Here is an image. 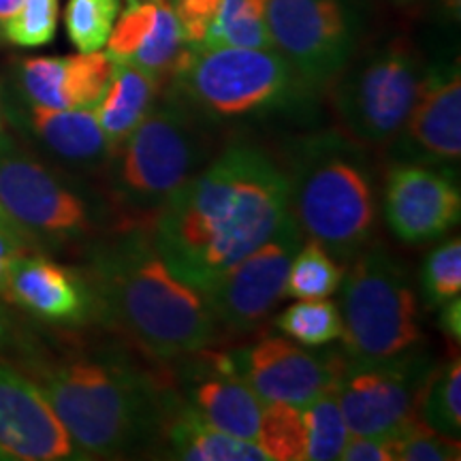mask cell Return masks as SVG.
Wrapping results in <instances>:
<instances>
[{"label":"cell","mask_w":461,"mask_h":461,"mask_svg":"<svg viewBox=\"0 0 461 461\" xmlns=\"http://www.w3.org/2000/svg\"><path fill=\"white\" fill-rule=\"evenodd\" d=\"M291 214L285 160L248 137L216 157L157 212L149 227L167 265L201 293L257 250Z\"/></svg>","instance_id":"obj_1"},{"label":"cell","mask_w":461,"mask_h":461,"mask_svg":"<svg viewBox=\"0 0 461 461\" xmlns=\"http://www.w3.org/2000/svg\"><path fill=\"white\" fill-rule=\"evenodd\" d=\"M79 457H129L158 445L177 389L126 350L34 361L28 367Z\"/></svg>","instance_id":"obj_2"},{"label":"cell","mask_w":461,"mask_h":461,"mask_svg":"<svg viewBox=\"0 0 461 461\" xmlns=\"http://www.w3.org/2000/svg\"><path fill=\"white\" fill-rule=\"evenodd\" d=\"M88 282L99 314L158 361L201 353L221 333L203 293L167 265L146 222L92 244Z\"/></svg>","instance_id":"obj_3"},{"label":"cell","mask_w":461,"mask_h":461,"mask_svg":"<svg viewBox=\"0 0 461 461\" xmlns=\"http://www.w3.org/2000/svg\"><path fill=\"white\" fill-rule=\"evenodd\" d=\"M291 182V214L308 240L342 265L370 244L378 222V190L367 148L342 131L293 140L282 157Z\"/></svg>","instance_id":"obj_4"},{"label":"cell","mask_w":461,"mask_h":461,"mask_svg":"<svg viewBox=\"0 0 461 461\" xmlns=\"http://www.w3.org/2000/svg\"><path fill=\"white\" fill-rule=\"evenodd\" d=\"M165 95L224 126L269 120H305L319 92L274 48H201L188 45Z\"/></svg>","instance_id":"obj_5"},{"label":"cell","mask_w":461,"mask_h":461,"mask_svg":"<svg viewBox=\"0 0 461 461\" xmlns=\"http://www.w3.org/2000/svg\"><path fill=\"white\" fill-rule=\"evenodd\" d=\"M221 149V129L173 96L154 103L135 131L112 149L107 197L122 224L152 222L157 212Z\"/></svg>","instance_id":"obj_6"},{"label":"cell","mask_w":461,"mask_h":461,"mask_svg":"<svg viewBox=\"0 0 461 461\" xmlns=\"http://www.w3.org/2000/svg\"><path fill=\"white\" fill-rule=\"evenodd\" d=\"M0 203L37 248L95 244L124 227L107 194L65 180L0 132Z\"/></svg>","instance_id":"obj_7"},{"label":"cell","mask_w":461,"mask_h":461,"mask_svg":"<svg viewBox=\"0 0 461 461\" xmlns=\"http://www.w3.org/2000/svg\"><path fill=\"white\" fill-rule=\"evenodd\" d=\"M342 355L355 363L387 361L423 342L411 274L383 244H367L339 282Z\"/></svg>","instance_id":"obj_8"},{"label":"cell","mask_w":461,"mask_h":461,"mask_svg":"<svg viewBox=\"0 0 461 461\" xmlns=\"http://www.w3.org/2000/svg\"><path fill=\"white\" fill-rule=\"evenodd\" d=\"M423 75V56L402 37L355 56L327 88L339 131L366 148L389 146L411 113Z\"/></svg>","instance_id":"obj_9"},{"label":"cell","mask_w":461,"mask_h":461,"mask_svg":"<svg viewBox=\"0 0 461 461\" xmlns=\"http://www.w3.org/2000/svg\"><path fill=\"white\" fill-rule=\"evenodd\" d=\"M265 17L274 50L316 92L359 54L367 28L363 0H267Z\"/></svg>","instance_id":"obj_10"},{"label":"cell","mask_w":461,"mask_h":461,"mask_svg":"<svg viewBox=\"0 0 461 461\" xmlns=\"http://www.w3.org/2000/svg\"><path fill=\"white\" fill-rule=\"evenodd\" d=\"M431 367L429 357L417 348L387 361L346 359L336 397L350 434L391 436L417 419Z\"/></svg>","instance_id":"obj_11"},{"label":"cell","mask_w":461,"mask_h":461,"mask_svg":"<svg viewBox=\"0 0 461 461\" xmlns=\"http://www.w3.org/2000/svg\"><path fill=\"white\" fill-rule=\"evenodd\" d=\"M303 240L295 216L288 214L257 250L205 288L203 297L218 330L248 333L267 319L285 297L288 269Z\"/></svg>","instance_id":"obj_12"},{"label":"cell","mask_w":461,"mask_h":461,"mask_svg":"<svg viewBox=\"0 0 461 461\" xmlns=\"http://www.w3.org/2000/svg\"><path fill=\"white\" fill-rule=\"evenodd\" d=\"M230 367L263 402L308 406L336 389L346 366L342 350H310L286 336H269L227 353Z\"/></svg>","instance_id":"obj_13"},{"label":"cell","mask_w":461,"mask_h":461,"mask_svg":"<svg viewBox=\"0 0 461 461\" xmlns=\"http://www.w3.org/2000/svg\"><path fill=\"white\" fill-rule=\"evenodd\" d=\"M395 163L457 173L461 160V73L457 60L425 67L406 122L389 143Z\"/></svg>","instance_id":"obj_14"},{"label":"cell","mask_w":461,"mask_h":461,"mask_svg":"<svg viewBox=\"0 0 461 461\" xmlns=\"http://www.w3.org/2000/svg\"><path fill=\"white\" fill-rule=\"evenodd\" d=\"M383 214L403 244L436 241L457 227L461 193L457 173L420 163H395L383 188Z\"/></svg>","instance_id":"obj_15"},{"label":"cell","mask_w":461,"mask_h":461,"mask_svg":"<svg viewBox=\"0 0 461 461\" xmlns=\"http://www.w3.org/2000/svg\"><path fill=\"white\" fill-rule=\"evenodd\" d=\"M0 459H82L34 380L0 359Z\"/></svg>","instance_id":"obj_16"},{"label":"cell","mask_w":461,"mask_h":461,"mask_svg":"<svg viewBox=\"0 0 461 461\" xmlns=\"http://www.w3.org/2000/svg\"><path fill=\"white\" fill-rule=\"evenodd\" d=\"M184 370L182 397L212 428L255 440L261 423L263 400L230 367L227 353H194Z\"/></svg>","instance_id":"obj_17"},{"label":"cell","mask_w":461,"mask_h":461,"mask_svg":"<svg viewBox=\"0 0 461 461\" xmlns=\"http://www.w3.org/2000/svg\"><path fill=\"white\" fill-rule=\"evenodd\" d=\"M5 299L56 325H79L99 312L88 278L31 252L11 263Z\"/></svg>","instance_id":"obj_18"},{"label":"cell","mask_w":461,"mask_h":461,"mask_svg":"<svg viewBox=\"0 0 461 461\" xmlns=\"http://www.w3.org/2000/svg\"><path fill=\"white\" fill-rule=\"evenodd\" d=\"M115 60L107 51L62 58H26L20 65L24 101L50 109H95L105 95Z\"/></svg>","instance_id":"obj_19"},{"label":"cell","mask_w":461,"mask_h":461,"mask_svg":"<svg viewBox=\"0 0 461 461\" xmlns=\"http://www.w3.org/2000/svg\"><path fill=\"white\" fill-rule=\"evenodd\" d=\"M17 126L48 149L51 157L73 169L103 171L112 146L103 135L95 109H50L24 101V109L9 112Z\"/></svg>","instance_id":"obj_20"},{"label":"cell","mask_w":461,"mask_h":461,"mask_svg":"<svg viewBox=\"0 0 461 461\" xmlns=\"http://www.w3.org/2000/svg\"><path fill=\"white\" fill-rule=\"evenodd\" d=\"M158 445L167 457L188 461H269L255 440H241L205 423L180 391L163 420Z\"/></svg>","instance_id":"obj_21"},{"label":"cell","mask_w":461,"mask_h":461,"mask_svg":"<svg viewBox=\"0 0 461 461\" xmlns=\"http://www.w3.org/2000/svg\"><path fill=\"white\" fill-rule=\"evenodd\" d=\"M160 95L163 86L152 75L129 62L115 60L105 95L95 107L96 120L112 149L135 131Z\"/></svg>","instance_id":"obj_22"},{"label":"cell","mask_w":461,"mask_h":461,"mask_svg":"<svg viewBox=\"0 0 461 461\" xmlns=\"http://www.w3.org/2000/svg\"><path fill=\"white\" fill-rule=\"evenodd\" d=\"M265 7L267 0H221L201 48H274Z\"/></svg>","instance_id":"obj_23"},{"label":"cell","mask_w":461,"mask_h":461,"mask_svg":"<svg viewBox=\"0 0 461 461\" xmlns=\"http://www.w3.org/2000/svg\"><path fill=\"white\" fill-rule=\"evenodd\" d=\"M419 419L438 434L457 438L461 434V361L453 357L431 367L419 402Z\"/></svg>","instance_id":"obj_24"},{"label":"cell","mask_w":461,"mask_h":461,"mask_svg":"<svg viewBox=\"0 0 461 461\" xmlns=\"http://www.w3.org/2000/svg\"><path fill=\"white\" fill-rule=\"evenodd\" d=\"M344 278V267L319 241L303 240L288 269L285 297L325 299L331 297Z\"/></svg>","instance_id":"obj_25"},{"label":"cell","mask_w":461,"mask_h":461,"mask_svg":"<svg viewBox=\"0 0 461 461\" xmlns=\"http://www.w3.org/2000/svg\"><path fill=\"white\" fill-rule=\"evenodd\" d=\"M282 336L308 348H319L342 338V316L338 303L330 299H297L291 308L276 316Z\"/></svg>","instance_id":"obj_26"},{"label":"cell","mask_w":461,"mask_h":461,"mask_svg":"<svg viewBox=\"0 0 461 461\" xmlns=\"http://www.w3.org/2000/svg\"><path fill=\"white\" fill-rule=\"evenodd\" d=\"M257 445L269 461H305V425L299 406L265 402Z\"/></svg>","instance_id":"obj_27"},{"label":"cell","mask_w":461,"mask_h":461,"mask_svg":"<svg viewBox=\"0 0 461 461\" xmlns=\"http://www.w3.org/2000/svg\"><path fill=\"white\" fill-rule=\"evenodd\" d=\"M305 425V461L339 459L348 428L336 397V389L327 391L302 408Z\"/></svg>","instance_id":"obj_28"},{"label":"cell","mask_w":461,"mask_h":461,"mask_svg":"<svg viewBox=\"0 0 461 461\" xmlns=\"http://www.w3.org/2000/svg\"><path fill=\"white\" fill-rule=\"evenodd\" d=\"M120 5L122 0H68L65 26L75 48L82 54L105 48L120 15Z\"/></svg>","instance_id":"obj_29"},{"label":"cell","mask_w":461,"mask_h":461,"mask_svg":"<svg viewBox=\"0 0 461 461\" xmlns=\"http://www.w3.org/2000/svg\"><path fill=\"white\" fill-rule=\"evenodd\" d=\"M420 293L431 310L440 308L461 293V240H447L425 257L420 269Z\"/></svg>","instance_id":"obj_30"},{"label":"cell","mask_w":461,"mask_h":461,"mask_svg":"<svg viewBox=\"0 0 461 461\" xmlns=\"http://www.w3.org/2000/svg\"><path fill=\"white\" fill-rule=\"evenodd\" d=\"M60 0H24L9 17L0 37L17 48H43L54 41Z\"/></svg>","instance_id":"obj_31"},{"label":"cell","mask_w":461,"mask_h":461,"mask_svg":"<svg viewBox=\"0 0 461 461\" xmlns=\"http://www.w3.org/2000/svg\"><path fill=\"white\" fill-rule=\"evenodd\" d=\"M389 438L393 461H453L461 457L457 438L438 434L419 417Z\"/></svg>","instance_id":"obj_32"},{"label":"cell","mask_w":461,"mask_h":461,"mask_svg":"<svg viewBox=\"0 0 461 461\" xmlns=\"http://www.w3.org/2000/svg\"><path fill=\"white\" fill-rule=\"evenodd\" d=\"M171 9L180 22L188 45L203 43L207 28L214 22L221 0H171Z\"/></svg>","instance_id":"obj_33"},{"label":"cell","mask_w":461,"mask_h":461,"mask_svg":"<svg viewBox=\"0 0 461 461\" xmlns=\"http://www.w3.org/2000/svg\"><path fill=\"white\" fill-rule=\"evenodd\" d=\"M339 459L344 461H393L389 436H357L346 438Z\"/></svg>","instance_id":"obj_34"},{"label":"cell","mask_w":461,"mask_h":461,"mask_svg":"<svg viewBox=\"0 0 461 461\" xmlns=\"http://www.w3.org/2000/svg\"><path fill=\"white\" fill-rule=\"evenodd\" d=\"M440 316H438V327L447 338L455 339L459 344L461 339V299L455 297L445 305H440Z\"/></svg>","instance_id":"obj_35"},{"label":"cell","mask_w":461,"mask_h":461,"mask_svg":"<svg viewBox=\"0 0 461 461\" xmlns=\"http://www.w3.org/2000/svg\"><path fill=\"white\" fill-rule=\"evenodd\" d=\"M0 233L5 235V238H9L11 241H15L17 246L24 248L26 252H32V250H39L37 246H34V241L31 235L26 233L24 227L22 224H17L14 218L7 210H5L3 203H0Z\"/></svg>","instance_id":"obj_36"},{"label":"cell","mask_w":461,"mask_h":461,"mask_svg":"<svg viewBox=\"0 0 461 461\" xmlns=\"http://www.w3.org/2000/svg\"><path fill=\"white\" fill-rule=\"evenodd\" d=\"M14 322H11V316L7 310H5V305H0V348H3V346H9L14 342Z\"/></svg>","instance_id":"obj_37"},{"label":"cell","mask_w":461,"mask_h":461,"mask_svg":"<svg viewBox=\"0 0 461 461\" xmlns=\"http://www.w3.org/2000/svg\"><path fill=\"white\" fill-rule=\"evenodd\" d=\"M22 3L24 0H0V32H3V26L7 24L9 17L22 7Z\"/></svg>","instance_id":"obj_38"},{"label":"cell","mask_w":461,"mask_h":461,"mask_svg":"<svg viewBox=\"0 0 461 461\" xmlns=\"http://www.w3.org/2000/svg\"><path fill=\"white\" fill-rule=\"evenodd\" d=\"M5 124H7V105H5L3 92H0V132L5 131Z\"/></svg>","instance_id":"obj_39"},{"label":"cell","mask_w":461,"mask_h":461,"mask_svg":"<svg viewBox=\"0 0 461 461\" xmlns=\"http://www.w3.org/2000/svg\"><path fill=\"white\" fill-rule=\"evenodd\" d=\"M395 3H402V5H412V3H420V0H395Z\"/></svg>","instance_id":"obj_40"},{"label":"cell","mask_w":461,"mask_h":461,"mask_svg":"<svg viewBox=\"0 0 461 461\" xmlns=\"http://www.w3.org/2000/svg\"><path fill=\"white\" fill-rule=\"evenodd\" d=\"M167 3H171V0H167Z\"/></svg>","instance_id":"obj_41"}]
</instances>
